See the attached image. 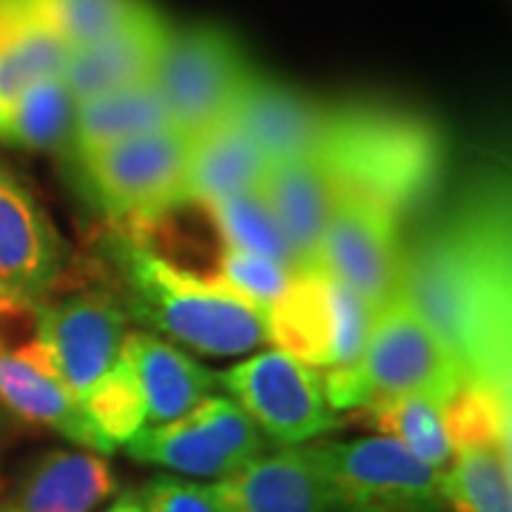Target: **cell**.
Returning <instances> with one entry per match:
<instances>
[{"instance_id":"1","label":"cell","mask_w":512,"mask_h":512,"mask_svg":"<svg viewBox=\"0 0 512 512\" xmlns=\"http://www.w3.org/2000/svg\"><path fill=\"white\" fill-rule=\"evenodd\" d=\"M510 205L498 180L473 185L402 245L399 296L453 356L464 384L510 396Z\"/></svg>"},{"instance_id":"2","label":"cell","mask_w":512,"mask_h":512,"mask_svg":"<svg viewBox=\"0 0 512 512\" xmlns=\"http://www.w3.org/2000/svg\"><path fill=\"white\" fill-rule=\"evenodd\" d=\"M117 248L128 319L205 356H242L268 342L265 313L214 274L185 268L137 234Z\"/></svg>"},{"instance_id":"3","label":"cell","mask_w":512,"mask_h":512,"mask_svg":"<svg viewBox=\"0 0 512 512\" xmlns=\"http://www.w3.org/2000/svg\"><path fill=\"white\" fill-rule=\"evenodd\" d=\"M311 160L356 191L384 202L399 217L424 202L439 183L444 148L433 123L387 106H328Z\"/></svg>"},{"instance_id":"4","label":"cell","mask_w":512,"mask_h":512,"mask_svg":"<svg viewBox=\"0 0 512 512\" xmlns=\"http://www.w3.org/2000/svg\"><path fill=\"white\" fill-rule=\"evenodd\" d=\"M373 308L322 268L296 271L291 285L265 311V336L276 350L325 370V396L333 402L362 359Z\"/></svg>"},{"instance_id":"5","label":"cell","mask_w":512,"mask_h":512,"mask_svg":"<svg viewBox=\"0 0 512 512\" xmlns=\"http://www.w3.org/2000/svg\"><path fill=\"white\" fill-rule=\"evenodd\" d=\"M461 384L464 379L439 336L396 296L373 313L362 359L330 407L359 410L376 399L410 393L450 402Z\"/></svg>"},{"instance_id":"6","label":"cell","mask_w":512,"mask_h":512,"mask_svg":"<svg viewBox=\"0 0 512 512\" xmlns=\"http://www.w3.org/2000/svg\"><path fill=\"white\" fill-rule=\"evenodd\" d=\"M254 80L234 37L220 26L171 29L151 77L171 126L188 140L231 120L239 97Z\"/></svg>"},{"instance_id":"7","label":"cell","mask_w":512,"mask_h":512,"mask_svg":"<svg viewBox=\"0 0 512 512\" xmlns=\"http://www.w3.org/2000/svg\"><path fill=\"white\" fill-rule=\"evenodd\" d=\"M453 441L441 473L444 507L453 512H512L510 396L461 384L447 402Z\"/></svg>"},{"instance_id":"8","label":"cell","mask_w":512,"mask_h":512,"mask_svg":"<svg viewBox=\"0 0 512 512\" xmlns=\"http://www.w3.org/2000/svg\"><path fill=\"white\" fill-rule=\"evenodd\" d=\"M330 512H444L441 473L390 436L319 444Z\"/></svg>"},{"instance_id":"9","label":"cell","mask_w":512,"mask_h":512,"mask_svg":"<svg viewBox=\"0 0 512 512\" xmlns=\"http://www.w3.org/2000/svg\"><path fill=\"white\" fill-rule=\"evenodd\" d=\"M126 453L180 476L222 481L268 453V439L231 396H205L180 419L143 427Z\"/></svg>"},{"instance_id":"10","label":"cell","mask_w":512,"mask_h":512,"mask_svg":"<svg viewBox=\"0 0 512 512\" xmlns=\"http://www.w3.org/2000/svg\"><path fill=\"white\" fill-rule=\"evenodd\" d=\"M188 154V137L177 128H160L77 157L92 185V194L109 214L134 225H146L188 202Z\"/></svg>"},{"instance_id":"11","label":"cell","mask_w":512,"mask_h":512,"mask_svg":"<svg viewBox=\"0 0 512 512\" xmlns=\"http://www.w3.org/2000/svg\"><path fill=\"white\" fill-rule=\"evenodd\" d=\"M217 387H225L262 436L279 447L305 444L339 424L322 373L276 348L217 373Z\"/></svg>"},{"instance_id":"12","label":"cell","mask_w":512,"mask_h":512,"mask_svg":"<svg viewBox=\"0 0 512 512\" xmlns=\"http://www.w3.org/2000/svg\"><path fill=\"white\" fill-rule=\"evenodd\" d=\"M402 217L384 202L342 191L319 251V268L362 296L373 311L399 296Z\"/></svg>"},{"instance_id":"13","label":"cell","mask_w":512,"mask_h":512,"mask_svg":"<svg viewBox=\"0 0 512 512\" xmlns=\"http://www.w3.org/2000/svg\"><path fill=\"white\" fill-rule=\"evenodd\" d=\"M35 313V339L83 404V396L120 359L128 333V311L120 293L86 288L55 302H43Z\"/></svg>"},{"instance_id":"14","label":"cell","mask_w":512,"mask_h":512,"mask_svg":"<svg viewBox=\"0 0 512 512\" xmlns=\"http://www.w3.org/2000/svg\"><path fill=\"white\" fill-rule=\"evenodd\" d=\"M66 268V242L23 185L0 168V313L37 311Z\"/></svg>"},{"instance_id":"15","label":"cell","mask_w":512,"mask_h":512,"mask_svg":"<svg viewBox=\"0 0 512 512\" xmlns=\"http://www.w3.org/2000/svg\"><path fill=\"white\" fill-rule=\"evenodd\" d=\"M0 402L18 419L49 427L83 450H92L100 456L114 450L97 433L80 399L74 396V390L60 376L52 356L37 339L0 353Z\"/></svg>"},{"instance_id":"16","label":"cell","mask_w":512,"mask_h":512,"mask_svg":"<svg viewBox=\"0 0 512 512\" xmlns=\"http://www.w3.org/2000/svg\"><path fill=\"white\" fill-rule=\"evenodd\" d=\"M168 35L171 26L146 6L117 32L100 37L83 49H72L60 77L77 103L97 94L151 83Z\"/></svg>"},{"instance_id":"17","label":"cell","mask_w":512,"mask_h":512,"mask_svg":"<svg viewBox=\"0 0 512 512\" xmlns=\"http://www.w3.org/2000/svg\"><path fill=\"white\" fill-rule=\"evenodd\" d=\"M222 512H330L316 447L268 450L222 478Z\"/></svg>"},{"instance_id":"18","label":"cell","mask_w":512,"mask_h":512,"mask_svg":"<svg viewBox=\"0 0 512 512\" xmlns=\"http://www.w3.org/2000/svg\"><path fill=\"white\" fill-rule=\"evenodd\" d=\"M328 117V103L274 80L256 77L239 97L231 123L239 126L268 163L311 160Z\"/></svg>"},{"instance_id":"19","label":"cell","mask_w":512,"mask_h":512,"mask_svg":"<svg viewBox=\"0 0 512 512\" xmlns=\"http://www.w3.org/2000/svg\"><path fill=\"white\" fill-rule=\"evenodd\" d=\"M259 191L271 205L299 271L319 268L322 239L342 194L339 180L316 160H285L271 163Z\"/></svg>"},{"instance_id":"20","label":"cell","mask_w":512,"mask_h":512,"mask_svg":"<svg viewBox=\"0 0 512 512\" xmlns=\"http://www.w3.org/2000/svg\"><path fill=\"white\" fill-rule=\"evenodd\" d=\"M120 359L143 396L146 427L180 419L217 387V373L197 365L188 353L151 330H128Z\"/></svg>"},{"instance_id":"21","label":"cell","mask_w":512,"mask_h":512,"mask_svg":"<svg viewBox=\"0 0 512 512\" xmlns=\"http://www.w3.org/2000/svg\"><path fill=\"white\" fill-rule=\"evenodd\" d=\"M117 493L106 456L92 450H49L20 481L15 512H94Z\"/></svg>"},{"instance_id":"22","label":"cell","mask_w":512,"mask_h":512,"mask_svg":"<svg viewBox=\"0 0 512 512\" xmlns=\"http://www.w3.org/2000/svg\"><path fill=\"white\" fill-rule=\"evenodd\" d=\"M66 57L69 46L32 3L0 6V128L32 83L63 74Z\"/></svg>"},{"instance_id":"23","label":"cell","mask_w":512,"mask_h":512,"mask_svg":"<svg viewBox=\"0 0 512 512\" xmlns=\"http://www.w3.org/2000/svg\"><path fill=\"white\" fill-rule=\"evenodd\" d=\"M268 157L231 120L191 140L185 197L188 202H214L245 191H259L268 174Z\"/></svg>"},{"instance_id":"24","label":"cell","mask_w":512,"mask_h":512,"mask_svg":"<svg viewBox=\"0 0 512 512\" xmlns=\"http://www.w3.org/2000/svg\"><path fill=\"white\" fill-rule=\"evenodd\" d=\"M160 128H174L171 117L157 89L151 83H140L131 89L80 100L74 109L72 140L77 154H86Z\"/></svg>"},{"instance_id":"25","label":"cell","mask_w":512,"mask_h":512,"mask_svg":"<svg viewBox=\"0 0 512 512\" xmlns=\"http://www.w3.org/2000/svg\"><path fill=\"white\" fill-rule=\"evenodd\" d=\"M382 436L399 441L407 453L424 461L427 467L444 473L453 456V441L447 430V402L433 396H390L359 407Z\"/></svg>"},{"instance_id":"26","label":"cell","mask_w":512,"mask_h":512,"mask_svg":"<svg viewBox=\"0 0 512 512\" xmlns=\"http://www.w3.org/2000/svg\"><path fill=\"white\" fill-rule=\"evenodd\" d=\"M74 109L77 100L63 77H43L15 100L0 128V140L32 151H55L72 140Z\"/></svg>"},{"instance_id":"27","label":"cell","mask_w":512,"mask_h":512,"mask_svg":"<svg viewBox=\"0 0 512 512\" xmlns=\"http://www.w3.org/2000/svg\"><path fill=\"white\" fill-rule=\"evenodd\" d=\"M200 208L208 214L211 228L220 237V245L268 256L282 268H288L291 274L299 271L291 245L282 234L271 205L262 197V191H245V194H234V197L202 202Z\"/></svg>"},{"instance_id":"28","label":"cell","mask_w":512,"mask_h":512,"mask_svg":"<svg viewBox=\"0 0 512 512\" xmlns=\"http://www.w3.org/2000/svg\"><path fill=\"white\" fill-rule=\"evenodd\" d=\"M29 3L69 46V52L117 32L148 6L146 0H29Z\"/></svg>"},{"instance_id":"29","label":"cell","mask_w":512,"mask_h":512,"mask_svg":"<svg viewBox=\"0 0 512 512\" xmlns=\"http://www.w3.org/2000/svg\"><path fill=\"white\" fill-rule=\"evenodd\" d=\"M83 410L111 447L126 444L146 427L143 396L123 359H117L109 373L83 396Z\"/></svg>"},{"instance_id":"30","label":"cell","mask_w":512,"mask_h":512,"mask_svg":"<svg viewBox=\"0 0 512 512\" xmlns=\"http://www.w3.org/2000/svg\"><path fill=\"white\" fill-rule=\"evenodd\" d=\"M214 276L228 291H234L245 302H251L254 308L265 313L291 285L293 274L288 268H282L279 262L268 259V256L239 251V248H231V245H220Z\"/></svg>"},{"instance_id":"31","label":"cell","mask_w":512,"mask_h":512,"mask_svg":"<svg viewBox=\"0 0 512 512\" xmlns=\"http://www.w3.org/2000/svg\"><path fill=\"white\" fill-rule=\"evenodd\" d=\"M146 512H222V490L217 484L157 476L140 490Z\"/></svg>"},{"instance_id":"32","label":"cell","mask_w":512,"mask_h":512,"mask_svg":"<svg viewBox=\"0 0 512 512\" xmlns=\"http://www.w3.org/2000/svg\"><path fill=\"white\" fill-rule=\"evenodd\" d=\"M103 512H146L143 510V501H140V493H123L120 498H114L109 507Z\"/></svg>"},{"instance_id":"33","label":"cell","mask_w":512,"mask_h":512,"mask_svg":"<svg viewBox=\"0 0 512 512\" xmlns=\"http://www.w3.org/2000/svg\"><path fill=\"white\" fill-rule=\"evenodd\" d=\"M9 3H29V0H0V6H9Z\"/></svg>"},{"instance_id":"34","label":"cell","mask_w":512,"mask_h":512,"mask_svg":"<svg viewBox=\"0 0 512 512\" xmlns=\"http://www.w3.org/2000/svg\"><path fill=\"white\" fill-rule=\"evenodd\" d=\"M0 512H15V507L12 504H0Z\"/></svg>"}]
</instances>
